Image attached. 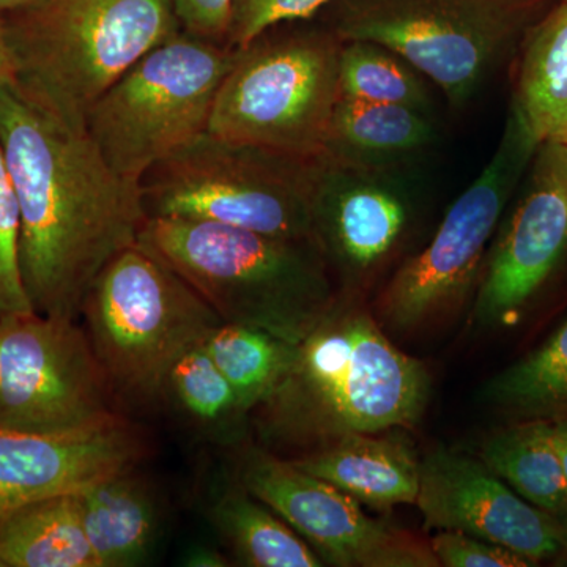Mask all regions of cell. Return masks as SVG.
<instances>
[{"label": "cell", "instance_id": "obj_21", "mask_svg": "<svg viewBox=\"0 0 567 567\" xmlns=\"http://www.w3.org/2000/svg\"><path fill=\"white\" fill-rule=\"evenodd\" d=\"M205 514L240 565L323 566L315 548L237 480L213 492Z\"/></svg>", "mask_w": 567, "mask_h": 567}, {"label": "cell", "instance_id": "obj_20", "mask_svg": "<svg viewBox=\"0 0 567 567\" xmlns=\"http://www.w3.org/2000/svg\"><path fill=\"white\" fill-rule=\"evenodd\" d=\"M435 140L432 112L339 96L324 153L360 163L409 164Z\"/></svg>", "mask_w": 567, "mask_h": 567}, {"label": "cell", "instance_id": "obj_36", "mask_svg": "<svg viewBox=\"0 0 567 567\" xmlns=\"http://www.w3.org/2000/svg\"><path fill=\"white\" fill-rule=\"evenodd\" d=\"M555 517H557L559 532H561L563 544H565V548H567V511Z\"/></svg>", "mask_w": 567, "mask_h": 567}, {"label": "cell", "instance_id": "obj_27", "mask_svg": "<svg viewBox=\"0 0 567 567\" xmlns=\"http://www.w3.org/2000/svg\"><path fill=\"white\" fill-rule=\"evenodd\" d=\"M484 398L525 415H551L567 409V322L539 349L487 383Z\"/></svg>", "mask_w": 567, "mask_h": 567}, {"label": "cell", "instance_id": "obj_12", "mask_svg": "<svg viewBox=\"0 0 567 567\" xmlns=\"http://www.w3.org/2000/svg\"><path fill=\"white\" fill-rule=\"evenodd\" d=\"M235 480L275 511L328 565L440 566L431 544L369 517L360 502L289 458L249 447L238 457Z\"/></svg>", "mask_w": 567, "mask_h": 567}, {"label": "cell", "instance_id": "obj_23", "mask_svg": "<svg viewBox=\"0 0 567 567\" xmlns=\"http://www.w3.org/2000/svg\"><path fill=\"white\" fill-rule=\"evenodd\" d=\"M163 401L197 434L218 445H237L251 425V415L203 344L175 361L164 380Z\"/></svg>", "mask_w": 567, "mask_h": 567}, {"label": "cell", "instance_id": "obj_9", "mask_svg": "<svg viewBox=\"0 0 567 567\" xmlns=\"http://www.w3.org/2000/svg\"><path fill=\"white\" fill-rule=\"evenodd\" d=\"M235 50L182 31L142 55L93 104L84 128L107 164L141 182L147 171L208 132Z\"/></svg>", "mask_w": 567, "mask_h": 567}, {"label": "cell", "instance_id": "obj_24", "mask_svg": "<svg viewBox=\"0 0 567 567\" xmlns=\"http://www.w3.org/2000/svg\"><path fill=\"white\" fill-rule=\"evenodd\" d=\"M483 462L533 506L551 516L567 511L554 423L533 421L492 435L483 447Z\"/></svg>", "mask_w": 567, "mask_h": 567}, {"label": "cell", "instance_id": "obj_30", "mask_svg": "<svg viewBox=\"0 0 567 567\" xmlns=\"http://www.w3.org/2000/svg\"><path fill=\"white\" fill-rule=\"evenodd\" d=\"M436 561L445 567H527L533 563L509 548L496 546L465 533L442 529L432 537Z\"/></svg>", "mask_w": 567, "mask_h": 567}, {"label": "cell", "instance_id": "obj_2", "mask_svg": "<svg viewBox=\"0 0 567 567\" xmlns=\"http://www.w3.org/2000/svg\"><path fill=\"white\" fill-rule=\"evenodd\" d=\"M431 393L423 363L391 344L364 309L338 297L298 344L292 368L251 413L262 450L298 458L352 434L415 425Z\"/></svg>", "mask_w": 567, "mask_h": 567}, {"label": "cell", "instance_id": "obj_29", "mask_svg": "<svg viewBox=\"0 0 567 567\" xmlns=\"http://www.w3.org/2000/svg\"><path fill=\"white\" fill-rule=\"evenodd\" d=\"M331 0H234L226 44L240 50L286 22L312 20Z\"/></svg>", "mask_w": 567, "mask_h": 567}, {"label": "cell", "instance_id": "obj_13", "mask_svg": "<svg viewBox=\"0 0 567 567\" xmlns=\"http://www.w3.org/2000/svg\"><path fill=\"white\" fill-rule=\"evenodd\" d=\"M409 164H369L323 153L312 186V238L347 279L374 274L405 240L416 216Z\"/></svg>", "mask_w": 567, "mask_h": 567}, {"label": "cell", "instance_id": "obj_10", "mask_svg": "<svg viewBox=\"0 0 567 567\" xmlns=\"http://www.w3.org/2000/svg\"><path fill=\"white\" fill-rule=\"evenodd\" d=\"M125 417L80 320H0V427L66 434Z\"/></svg>", "mask_w": 567, "mask_h": 567}, {"label": "cell", "instance_id": "obj_19", "mask_svg": "<svg viewBox=\"0 0 567 567\" xmlns=\"http://www.w3.org/2000/svg\"><path fill=\"white\" fill-rule=\"evenodd\" d=\"M513 63L511 104L539 144L567 147V0L529 29Z\"/></svg>", "mask_w": 567, "mask_h": 567}, {"label": "cell", "instance_id": "obj_16", "mask_svg": "<svg viewBox=\"0 0 567 567\" xmlns=\"http://www.w3.org/2000/svg\"><path fill=\"white\" fill-rule=\"evenodd\" d=\"M147 453L145 436L126 416L66 434L0 427V518L29 503L76 494L137 468Z\"/></svg>", "mask_w": 567, "mask_h": 567}, {"label": "cell", "instance_id": "obj_34", "mask_svg": "<svg viewBox=\"0 0 567 567\" xmlns=\"http://www.w3.org/2000/svg\"><path fill=\"white\" fill-rule=\"evenodd\" d=\"M555 424V440H557V450L559 461H561L563 475H565L567 487V420L558 421Z\"/></svg>", "mask_w": 567, "mask_h": 567}, {"label": "cell", "instance_id": "obj_7", "mask_svg": "<svg viewBox=\"0 0 567 567\" xmlns=\"http://www.w3.org/2000/svg\"><path fill=\"white\" fill-rule=\"evenodd\" d=\"M80 322L122 406L162 401L167 372L221 323L181 275L144 246L115 256L93 281Z\"/></svg>", "mask_w": 567, "mask_h": 567}, {"label": "cell", "instance_id": "obj_35", "mask_svg": "<svg viewBox=\"0 0 567 567\" xmlns=\"http://www.w3.org/2000/svg\"><path fill=\"white\" fill-rule=\"evenodd\" d=\"M40 2L43 0H0V17L31 9V7L39 6Z\"/></svg>", "mask_w": 567, "mask_h": 567}, {"label": "cell", "instance_id": "obj_8", "mask_svg": "<svg viewBox=\"0 0 567 567\" xmlns=\"http://www.w3.org/2000/svg\"><path fill=\"white\" fill-rule=\"evenodd\" d=\"M316 162L207 132L145 173L142 205L147 219H194L271 237L312 238Z\"/></svg>", "mask_w": 567, "mask_h": 567}, {"label": "cell", "instance_id": "obj_22", "mask_svg": "<svg viewBox=\"0 0 567 567\" xmlns=\"http://www.w3.org/2000/svg\"><path fill=\"white\" fill-rule=\"evenodd\" d=\"M0 567H99L76 494L39 499L0 518Z\"/></svg>", "mask_w": 567, "mask_h": 567}, {"label": "cell", "instance_id": "obj_3", "mask_svg": "<svg viewBox=\"0 0 567 567\" xmlns=\"http://www.w3.org/2000/svg\"><path fill=\"white\" fill-rule=\"evenodd\" d=\"M137 244L181 275L223 323L257 328L290 344H301L338 300L315 238L151 218Z\"/></svg>", "mask_w": 567, "mask_h": 567}, {"label": "cell", "instance_id": "obj_11", "mask_svg": "<svg viewBox=\"0 0 567 567\" xmlns=\"http://www.w3.org/2000/svg\"><path fill=\"white\" fill-rule=\"evenodd\" d=\"M539 145L511 104L491 162L451 205L431 244L406 260L383 290L380 311L388 322L416 327L464 297Z\"/></svg>", "mask_w": 567, "mask_h": 567}, {"label": "cell", "instance_id": "obj_28", "mask_svg": "<svg viewBox=\"0 0 567 567\" xmlns=\"http://www.w3.org/2000/svg\"><path fill=\"white\" fill-rule=\"evenodd\" d=\"M28 312L33 308L22 284L20 218L0 148V320Z\"/></svg>", "mask_w": 567, "mask_h": 567}, {"label": "cell", "instance_id": "obj_18", "mask_svg": "<svg viewBox=\"0 0 567 567\" xmlns=\"http://www.w3.org/2000/svg\"><path fill=\"white\" fill-rule=\"evenodd\" d=\"M82 527L99 567L141 566L152 554L162 513L151 484L125 470L76 492Z\"/></svg>", "mask_w": 567, "mask_h": 567}, {"label": "cell", "instance_id": "obj_32", "mask_svg": "<svg viewBox=\"0 0 567 567\" xmlns=\"http://www.w3.org/2000/svg\"><path fill=\"white\" fill-rule=\"evenodd\" d=\"M182 565L188 567H226L229 559L219 548L205 543H193L183 550Z\"/></svg>", "mask_w": 567, "mask_h": 567}, {"label": "cell", "instance_id": "obj_1", "mask_svg": "<svg viewBox=\"0 0 567 567\" xmlns=\"http://www.w3.org/2000/svg\"><path fill=\"white\" fill-rule=\"evenodd\" d=\"M0 148L33 311L80 320L103 268L140 240L147 221L141 183L115 173L85 128L63 122L13 82L0 92Z\"/></svg>", "mask_w": 567, "mask_h": 567}, {"label": "cell", "instance_id": "obj_26", "mask_svg": "<svg viewBox=\"0 0 567 567\" xmlns=\"http://www.w3.org/2000/svg\"><path fill=\"white\" fill-rule=\"evenodd\" d=\"M339 96L434 111L423 74L417 73L401 55L374 41H342Z\"/></svg>", "mask_w": 567, "mask_h": 567}, {"label": "cell", "instance_id": "obj_5", "mask_svg": "<svg viewBox=\"0 0 567 567\" xmlns=\"http://www.w3.org/2000/svg\"><path fill=\"white\" fill-rule=\"evenodd\" d=\"M558 0H331L317 14L342 41H374L465 106Z\"/></svg>", "mask_w": 567, "mask_h": 567}, {"label": "cell", "instance_id": "obj_33", "mask_svg": "<svg viewBox=\"0 0 567 567\" xmlns=\"http://www.w3.org/2000/svg\"><path fill=\"white\" fill-rule=\"evenodd\" d=\"M11 81H13V69H11L9 47H7L6 32H3V20L0 17V92Z\"/></svg>", "mask_w": 567, "mask_h": 567}, {"label": "cell", "instance_id": "obj_14", "mask_svg": "<svg viewBox=\"0 0 567 567\" xmlns=\"http://www.w3.org/2000/svg\"><path fill=\"white\" fill-rule=\"evenodd\" d=\"M520 186L477 292L475 317L487 327L516 320L567 260V147L540 144Z\"/></svg>", "mask_w": 567, "mask_h": 567}, {"label": "cell", "instance_id": "obj_6", "mask_svg": "<svg viewBox=\"0 0 567 567\" xmlns=\"http://www.w3.org/2000/svg\"><path fill=\"white\" fill-rule=\"evenodd\" d=\"M312 20L275 25L235 50L213 103L212 136L295 158L323 155L342 40Z\"/></svg>", "mask_w": 567, "mask_h": 567}, {"label": "cell", "instance_id": "obj_4", "mask_svg": "<svg viewBox=\"0 0 567 567\" xmlns=\"http://www.w3.org/2000/svg\"><path fill=\"white\" fill-rule=\"evenodd\" d=\"M2 20L11 82L80 128L122 74L182 31L171 0H43Z\"/></svg>", "mask_w": 567, "mask_h": 567}, {"label": "cell", "instance_id": "obj_31", "mask_svg": "<svg viewBox=\"0 0 567 567\" xmlns=\"http://www.w3.org/2000/svg\"><path fill=\"white\" fill-rule=\"evenodd\" d=\"M183 31L226 44L234 0H171Z\"/></svg>", "mask_w": 567, "mask_h": 567}, {"label": "cell", "instance_id": "obj_15", "mask_svg": "<svg viewBox=\"0 0 567 567\" xmlns=\"http://www.w3.org/2000/svg\"><path fill=\"white\" fill-rule=\"evenodd\" d=\"M425 529H453L516 551L535 565L565 548L557 517L533 506L483 461L439 447L420 462Z\"/></svg>", "mask_w": 567, "mask_h": 567}, {"label": "cell", "instance_id": "obj_25", "mask_svg": "<svg viewBox=\"0 0 567 567\" xmlns=\"http://www.w3.org/2000/svg\"><path fill=\"white\" fill-rule=\"evenodd\" d=\"M203 347L249 415L274 394L298 352V346L267 331L223 322L213 328Z\"/></svg>", "mask_w": 567, "mask_h": 567}, {"label": "cell", "instance_id": "obj_17", "mask_svg": "<svg viewBox=\"0 0 567 567\" xmlns=\"http://www.w3.org/2000/svg\"><path fill=\"white\" fill-rule=\"evenodd\" d=\"M292 462L374 509L416 503L420 461L401 440L346 435Z\"/></svg>", "mask_w": 567, "mask_h": 567}]
</instances>
